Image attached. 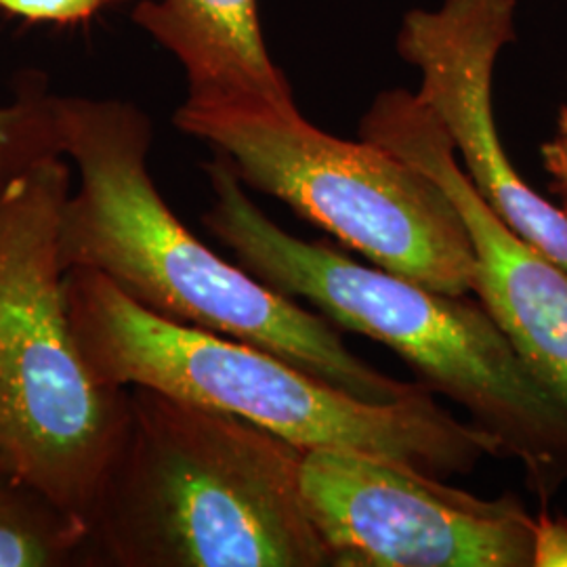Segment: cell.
Returning a JSON list of instances; mask_svg holds the SVG:
<instances>
[{"mask_svg": "<svg viewBox=\"0 0 567 567\" xmlns=\"http://www.w3.org/2000/svg\"><path fill=\"white\" fill-rule=\"evenodd\" d=\"M55 107L61 154L81 177L61 210L65 269L100 271L158 316L261 347L365 402L431 395L423 383L364 362L322 313L271 290L196 238L150 175L152 122L137 105L58 95Z\"/></svg>", "mask_w": 567, "mask_h": 567, "instance_id": "cell-1", "label": "cell"}, {"mask_svg": "<svg viewBox=\"0 0 567 567\" xmlns=\"http://www.w3.org/2000/svg\"><path fill=\"white\" fill-rule=\"evenodd\" d=\"M213 204L203 224L271 290L311 305L328 322L383 343L429 391L465 408L503 456L526 471L543 507L567 482V410L519 360L484 305L347 259L274 224L215 152L204 164Z\"/></svg>", "mask_w": 567, "mask_h": 567, "instance_id": "cell-2", "label": "cell"}, {"mask_svg": "<svg viewBox=\"0 0 567 567\" xmlns=\"http://www.w3.org/2000/svg\"><path fill=\"white\" fill-rule=\"evenodd\" d=\"M89 519L86 567H328L303 447L236 414L131 386Z\"/></svg>", "mask_w": 567, "mask_h": 567, "instance_id": "cell-3", "label": "cell"}, {"mask_svg": "<svg viewBox=\"0 0 567 567\" xmlns=\"http://www.w3.org/2000/svg\"><path fill=\"white\" fill-rule=\"evenodd\" d=\"M70 322L82 358L112 386H145L221 410L303 450H347L416 466L435 477L471 473L501 444L431 395L365 402L261 347L150 311L100 271H65Z\"/></svg>", "mask_w": 567, "mask_h": 567, "instance_id": "cell-4", "label": "cell"}, {"mask_svg": "<svg viewBox=\"0 0 567 567\" xmlns=\"http://www.w3.org/2000/svg\"><path fill=\"white\" fill-rule=\"evenodd\" d=\"M70 192L65 156L42 158L0 189V475L89 529L131 393L93 374L72 330L60 252Z\"/></svg>", "mask_w": 567, "mask_h": 567, "instance_id": "cell-5", "label": "cell"}, {"mask_svg": "<svg viewBox=\"0 0 567 567\" xmlns=\"http://www.w3.org/2000/svg\"><path fill=\"white\" fill-rule=\"evenodd\" d=\"M175 124L221 154L246 187L377 267L452 297L471 292L475 252L465 221L423 168L377 143L320 131L295 100H185Z\"/></svg>", "mask_w": 567, "mask_h": 567, "instance_id": "cell-6", "label": "cell"}, {"mask_svg": "<svg viewBox=\"0 0 567 567\" xmlns=\"http://www.w3.org/2000/svg\"><path fill=\"white\" fill-rule=\"evenodd\" d=\"M305 507L332 567H534L536 519L383 456L305 450Z\"/></svg>", "mask_w": 567, "mask_h": 567, "instance_id": "cell-7", "label": "cell"}, {"mask_svg": "<svg viewBox=\"0 0 567 567\" xmlns=\"http://www.w3.org/2000/svg\"><path fill=\"white\" fill-rule=\"evenodd\" d=\"M515 0H444L408 11L398 53L421 74L416 97L444 126L466 177L526 243L567 269V213L527 185L494 118V68L515 41Z\"/></svg>", "mask_w": 567, "mask_h": 567, "instance_id": "cell-8", "label": "cell"}, {"mask_svg": "<svg viewBox=\"0 0 567 567\" xmlns=\"http://www.w3.org/2000/svg\"><path fill=\"white\" fill-rule=\"evenodd\" d=\"M360 133L429 173L456 204L475 252L471 292L529 374L567 410V269L519 238L477 194L444 126L404 89L381 93Z\"/></svg>", "mask_w": 567, "mask_h": 567, "instance_id": "cell-9", "label": "cell"}, {"mask_svg": "<svg viewBox=\"0 0 567 567\" xmlns=\"http://www.w3.org/2000/svg\"><path fill=\"white\" fill-rule=\"evenodd\" d=\"M133 21L182 63L187 100H295L265 44L259 0H142Z\"/></svg>", "mask_w": 567, "mask_h": 567, "instance_id": "cell-10", "label": "cell"}, {"mask_svg": "<svg viewBox=\"0 0 567 567\" xmlns=\"http://www.w3.org/2000/svg\"><path fill=\"white\" fill-rule=\"evenodd\" d=\"M86 540L76 517L0 475V567H86Z\"/></svg>", "mask_w": 567, "mask_h": 567, "instance_id": "cell-11", "label": "cell"}, {"mask_svg": "<svg viewBox=\"0 0 567 567\" xmlns=\"http://www.w3.org/2000/svg\"><path fill=\"white\" fill-rule=\"evenodd\" d=\"M58 95L34 74L0 105V189L21 171L61 154Z\"/></svg>", "mask_w": 567, "mask_h": 567, "instance_id": "cell-12", "label": "cell"}, {"mask_svg": "<svg viewBox=\"0 0 567 567\" xmlns=\"http://www.w3.org/2000/svg\"><path fill=\"white\" fill-rule=\"evenodd\" d=\"M124 0H0V11L25 23L81 25Z\"/></svg>", "mask_w": 567, "mask_h": 567, "instance_id": "cell-13", "label": "cell"}, {"mask_svg": "<svg viewBox=\"0 0 567 567\" xmlns=\"http://www.w3.org/2000/svg\"><path fill=\"white\" fill-rule=\"evenodd\" d=\"M534 567H567V519L553 517L547 507L536 517Z\"/></svg>", "mask_w": 567, "mask_h": 567, "instance_id": "cell-14", "label": "cell"}, {"mask_svg": "<svg viewBox=\"0 0 567 567\" xmlns=\"http://www.w3.org/2000/svg\"><path fill=\"white\" fill-rule=\"evenodd\" d=\"M540 156L550 177V189L561 198L567 213V105L559 112L553 137L543 143Z\"/></svg>", "mask_w": 567, "mask_h": 567, "instance_id": "cell-15", "label": "cell"}]
</instances>
